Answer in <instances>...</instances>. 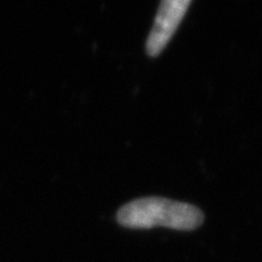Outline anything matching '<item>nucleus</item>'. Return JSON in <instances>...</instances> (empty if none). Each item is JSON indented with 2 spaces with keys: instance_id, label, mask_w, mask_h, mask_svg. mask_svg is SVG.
Returning a JSON list of instances; mask_svg holds the SVG:
<instances>
[{
  "instance_id": "1",
  "label": "nucleus",
  "mask_w": 262,
  "mask_h": 262,
  "mask_svg": "<svg viewBox=\"0 0 262 262\" xmlns=\"http://www.w3.org/2000/svg\"><path fill=\"white\" fill-rule=\"evenodd\" d=\"M119 225L127 228L166 227L178 231H193L204 222L201 209L188 203L176 202L160 196L135 199L119 209Z\"/></svg>"
},
{
  "instance_id": "2",
  "label": "nucleus",
  "mask_w": 262,
  "mask_h": 262,
  "mask_svg": "<svg viewBox=\"0 0 262 262\" xmlns=\"http://www.w3.org/2000/svg\"><path fill=\"white\" fill-rule=\"evenodd\" d=\"M191 4V0H164L160 3L155 26L146 42L148 56L157 57L162 54L170 39L175 34Z\"/></svg>"
}]
</instances>
